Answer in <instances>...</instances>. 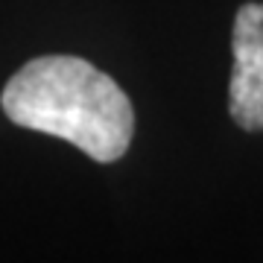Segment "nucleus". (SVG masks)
Instances as JSON below:
<instances>
[{"label":"nucleus","mask_w":263,"mask_h":263,"mask_svg":"<svg viewBox=\"0 0 263 263\" xmlns=\"http://www.w3.org/2000/svg\"><path fill=\"white\" fill-rule=\"evenodd\" d=\"M234 73L228 85L231 120L246 132H263V3H243L231 32Z\"/></svg>","instance_id":"obj_2"},{"label":"nucleus","mask_w":263,"mask_h":263,"mask_svg":"<svg viewBox=\"0 0 263 263\" xmlns=\"http://www.w3.org/2000/svg\"><path fill=\"white\" fill-rule=\"evenodd\" d=\"M0 105L12 123L70 141L100 164L123 158L135 135V108L123 88L76 56L27 62L6 82Z\"/></svg>","instance_id":"obj_1"}]
</instances>
